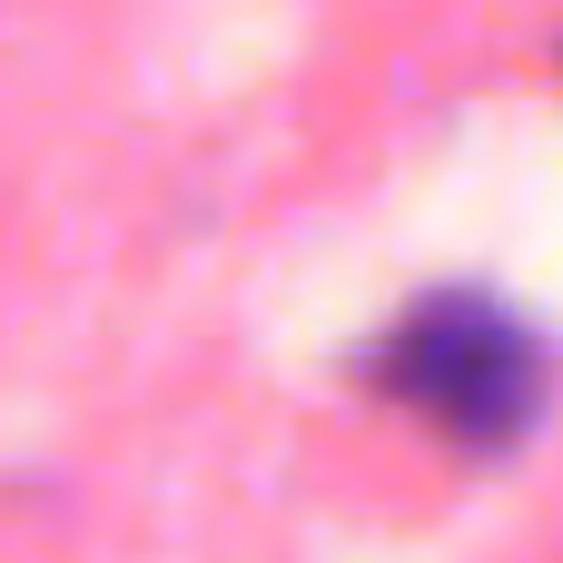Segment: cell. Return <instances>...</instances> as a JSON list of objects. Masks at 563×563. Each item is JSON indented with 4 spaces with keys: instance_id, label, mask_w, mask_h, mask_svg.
<instances>
[{
    "instance_id": "cell-1",
    "label": "cell",
    "mask_w": 563,
    "mask_h": 563,
    "mask_svg": "<svg viewBox=\"0 0 563 563\" xmlns=\"http://www.w3.org/2000/svg\"><path fill=\"white\" fill-rule=\"evenodd\" d=\"M386 386L416 396L455 445H495L505 455L544 416V346L485 297H435V307H416L396 327Z\"/></svg>"
}]
</instances>
